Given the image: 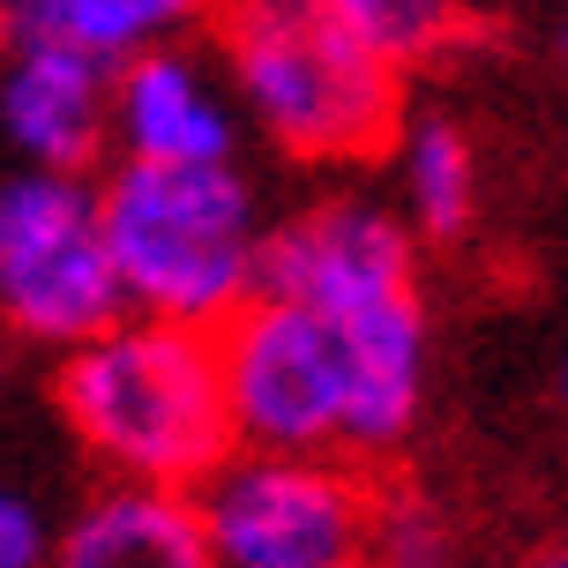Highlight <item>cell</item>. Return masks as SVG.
<instances>
[{
	"label": "cell",
	"mask_w": 568,
	"mask_h": 568,
	"mask_svg": "<svg viewBox=\"0 0 568 568\" xmlns=\"http://www.w3.org/2000/svg\"><path fill=\"white\" fill-rule=\"evenodd\" d=\"M232 434L247 449L382 456L426 404V307L322 314L284 292H255L217 329Z\"/></svg>",
	"instance_id": "1"
},
{
	"label": "cell",
	"mask_w": 568,
	"mask_h": 568,
	"mask_svg": "<svg viewBox=\"0 0 568 568\" xmlns=\"http://www.w3.org/2000/svg\"><path fill=\"white\" fill-rule=\"evenodd\" d=\"M53 412L105 479L202 486L240 449L217 329L135 307L60 352Z\"/></svg>",
	"instance_id": "2"
},
{
	"label": "cell",
	"mask_w": 568,
	"mask_h": 568,
	"mask_svg": "<svg viewBox=\"0 0 568 568\" xmlns=\"http://www.w3.org/2000/svg\"><path fill=\"white\" fill-rule=\"evenodd\" d=\"M210 45L247 128L292 165H359L397 135L404 75L314 0H217Z\"/></svg>",
	"instance_id": "3"
},
{
	"label": "cell",
	"mask_w": 568,
	"mask_h": 568,
	"mask_svg": "<svg viewBox=\"0 0 568 568\" xmlns=\"http://www.w3.org/2000/svg\"><path fill=\"white\" fill-rule=\"evenodd\" d=\"M105 202V240L120 262V292L135 314L225 329L232 314L262 292V217L255 180L225 165H150V158H113L98 180Z\"/></svg>",
	"instance_id": "4"
},
{
	"label": "cell",
	"mask_w": 568,
	"mask_h": 568,
	"mask_svg": "<svg viewBox=\"0 0 568 568\" xmlns=\"http://www.w3.org/2000/svg\"><path fill=\"white\" fill-rule=\"evenodd\" d=\"M128 314L105 202L90 172L16 165L0 180V329L38 352L98 337Z\"/></svg>",
	"instance_id": "5"
},
{
	"label": "cell",
	"mask_w": 568,
	"mask_h": 568,
	"mask_svg": "<svg viewBox=\"0 0 568 568\" xmlns=\"http://www.w3.org/2000/svg\"><path fill=\"white\" fill-rule=\"evenodd\" d=\"M217 568H352L367 554L374 494L352 456L240 449L195 486Z\"/></svg>",
	"instance_id": "6"
},
{
	"label": "cell",
	"mask_w": 568,
	"mask_h": 568,
	"mask_svg": "<svg viewBox=\"0 0 568 568\" xmlns=\"http://www.w3.org/2000/svg\"><path fill=\"white\" fill-rule=\"evenodd\" d=\"M262 292L307 300L322 314H367L419 300V232L397 217V202L374 195L300 202L292 217H270Z\"/></svg>",
	"instance_id": "7"
},
{
	"label": "cell",
	"mask_w": 568,
	"mask_h": 568,
	"mask_svg": "<svg viewBox=\"0 0 568 568\" xmlns=\"http://www.w3.org/2000/svg\"><path fill=\"white\" fill-rule=\"evenodd\" d=\"M240 135H247V113L217 53H195L187 38H172L113 68V158L225 165L240 158Z\"/></svg>",
	"instance_id": "8"
},
{
	"label": "cell",
	"mask_w": 568,
	"mask_h": 568,
	"mask_svg": "<svg viewBox=\"0 0 568 568\" xmlns=\"http://www.w3.org/2000/svg\"><path fill=\"white\" fill-rule=\"evenodd\" d=\"M0 142L23 165L90 172L113 150V60L45 30H16L0 53Z\"/></svg>",
	"instance_id": "9"
},
{
	"label": "cell",
	"mask_w": 568,
	"mask_h": 568,
	"mask_svg": "<svg viewBox=\"0 0 568 568\" xmlns=\"http://www.w3.org/2000/svg\"><path fill=\"white\" fill-rule=\"evenodd\" d=\"M45 568H217L195 486L105 479L60 516Z\"/></svg>",
	"instance_id": "10"
},
{
	"label": "cell",
	"mask_w": 568,
	"mask_h": 568,
	"mask_svg": "<svg viewBox=\"0 0 568 568\" xmlns=\"http://www.w3.org/2000/svg\"><path fill=\"white\" fill-rule=\"evenodd\" d=\"M389 180H397V217L419 232V247H449L471 232L479 217V150L471 135L442 113H419V120H397L389 135Z\"/></svg>",
	"instance_id": "11"
},
{
	"label": "cell",
	"mask_w": 568,
	"mask_h": 568,
	"mask_svg": "<svg viewBox=\"0 0 568 568\" xmlns=\"http://www.w3.org/2000/svg\"><path fill=\"white\" fill-rule=\"evenodd\" d=\"M210 8L217 0H16V23L68 38V45H83V53L120 68V60L150 53V45L210 30Z\"/></svg>",
	"instance_id": "12"
},
{
	"label": "cell",
	"mask_w": 568,
	"mask_h": 568,
	"mask_svg": "<svg viewBox=\"0 0 568 568\" xmlns=\"http://www.w3.org/2000/svg\"><path fill=\"white\" fill-rule=\"evenodd\" d=\"M344 38H359L374 60H389L397 75L442 60L464 30V8L471 0H314Z\"/></svg>",
	"instance_id": "13"
},
{
	"label": "cell",
	"mask_w": 568,
	"mask_h": 568,
	"mask_svg": "<svg viewBox=\"0 0 568 568\" xmlns=\"http://www.w3.org/2000/svg\"><path fill=\"white\" fill-rule=\"evenodd\" d=\"M367 568H456L464 546H456V524L434 494H412V486H389L374 494L367 509Z\"/></svg>",
	"instance_id": "14"
},
{
	"label": "cell",
	"mask_w": 568,
	"mask_h": 568,
	"mask_svg": "<svg viewBox=\"0 0 568 568\" xmlns=\"http://www.w3.org/2000/svg\"><path fill=\"white\" fill-rule=\"evenodd\" d=\"M60 516H45V501L30 486H0V568H45L53 561Z\"/></svg>",
	"instance_id": "15"
},
{
	"label": "cell",
	"mask_w": 568,
	"mask_h": 568,
	"mask_svg": "<svg viewBox=\"0 0 568 568\" xmlns=\"http://www.w3.org/2000/svg\"><path fill=\"white\" fill-rule=\"evenodd\" d=\"M16 30H23V23H16V0H0V53L16 45Z\"/></svg>",
	"instance_id": "16"
},
{
	"label": "cell",
	"mask_w": 568,
	"mask_h": 568,
	"mask_svg": "<svg viewBox=\"0 0 568 568\" xmlns=\"http://www.w3.org/2000/svg\"><path fill=\"white\" fill-rule=\"evenodd\" d=\"M524 568H568V539H561V546H546V554H531Z\"/></svg>",
	"instance_id": "17"
},
{
	"label": "cell",
	"mask_w": 568,
	"mask_h": 568,
	"mask_svg": "<svg viewBox=\"0 0 568 568\" xmlns=\"http://www.w3.org/2000/svg\"><path fill=\"white\" fill-rule=\"evenodd\" d=\"M8 344H16V337H8V329H0V374H8Z\"/></svg>",
	"instance_id": "18"
},
{
	"label": "cell",
	"mask_w": 568,
	"mask_h": 568,
	"mask_svg": "<svg viewBox=\"0 0 568 568\" xmlns=\"http://www.w3.org/2000/svg\"><path fill=\"white\" fill-rule=\"evenodd\" d=\"M561 45H568V0H561Z\"/></svg>",
	"instance_id": "19"
},
{
	"label": "cell",
	"mask_w": 568,
	"mask_h": 568,
	"mask_svg": "<svg viewBox=\"0 0 568 568\" xmlns=\"http://www.w3.org/2000/svg\"><path fill=\"white\" fill-rule=\"evenodd\" d=\"M561 404H568V359H561Z\"/></svg>",
	"instance_id": "20"
},
{
	"label": "cell",
	"mask_w": 568,
	"mask_h": 568,
	"mask_svg": "<svg viewBox=\"0 0 568 568\" xmlns=\"http://www.w3.org/2000/svg\"><path fill=\"white\" fill-rule=\"evenodd\" d=\"M471 8H486V0H471Z\"/></svg>",
	"instance_id": "21"
},
{
	"label": "cell",
	"mask_w": 568,
	"mask_h": 568,
	"mask_svg": "<svg viewBox=\"0 0 568 568\" xmlns=\"http://www.w3.org/2000/svg\"><path fill=\"white\" fill-rule=\"evenodd\" d=\"M352 568H367V561H352Z\"/></svg>",
	"instance_id": "22"
}]
</instances>
